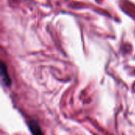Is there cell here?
<instances>
[{"label": "cell", "mask_w": 135, "mask_h": 135, "mask_svg": "<svg viewBox=\"0 0 135 135\" xmlns=\"http://www.w3.org/2000/svg\"><path fill=\"white\" fill-rule=\"evenodd\" d=\"M1 72H2V79L3 83L5 84V85L9 86L10 85V79L9 77V74L7 73V70H6V65L2 62V66H1Z\"/></svg>", "instance_id": "1"}, {"label": "cell", "mask_w": 135, "mask_h": 135, "mask_svg": "<svg viewBox=\"0 0 135 135\" xmlns=\"http://www.w3.org/2000/svg\"><path fill=\"white\" fill-rule=\"evenodd\" d=\"M28 127L33 134H42V132L40 131V129L39 127V125L36 121H33V120L30 121L28 123Z\"/></svg>", "instance_id": "2"}]
</instances>
